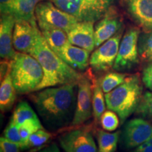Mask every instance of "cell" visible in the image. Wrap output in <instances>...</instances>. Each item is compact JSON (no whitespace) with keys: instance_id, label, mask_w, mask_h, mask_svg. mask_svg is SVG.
<instances>
[{"instance_id":"obj_1","label":"cell","mask_w":152,"mask_h":152,"mask_svg":"<svg viewBox=\"0 0 152 152\" xmlns=\"http://www.w3.org/2000/svg\"><path fill=\"white\" fill-rule=\"evenodd\" d=\"M77 84L50 87L33 92L29 96L44 123L52 130L71 125L75 114Z\"/></svg>"},{"instance_id":"obj_2","label":"cell","mask_w":152,"mask_h":152,"mask_svg":"<svg viewBox=\"0 0 152 152\" xmlns=\"http://www.w3.org/2000/svg\"><path fill=\"white\" fill-rule=\"evenodd\" d=\"M29 54L39 61L44 71L43 80L36 91L71 83L77 84L80 79L82 74L66 64L49 47L39 29Z\"/></svg>"},{"instance_id":"obj_3","label":"cell","mask_w":152,"mask_h":152,"mask_svg":"<svg viewBox=\"0 0 152 152\" xmlns=\"http://www.w3.org/2000/svg\"><path fill=\"white\" fill-rule=\"evenodd\" d=\"M142 85L138 74L128 75L124 83L105 94L107 109L116 113L121 123L136 111L141 101Z\"/></svg>"},{"instance_id":"obj_4","label":"cell","mask_w":152,"mask_h":152,"mask_svg":"<svg viewBox=\"0 0 152 152\" xmlns=\"http://www.w3.org/2000/svg\"><path fill=\"white\" fill-rule=\"evenodd\" d=\"M10 71L17 94L35 92L44 77V71L39 61L30 54L16 52L10 61Z\"/></svg>"},{"instance_id":"obj_5","label":"cell","mask_w":152,"mask_h":152,"mask_svg":"<svg viewBox=\"0 0 152 152\" xmlns=\"http://www.w3.org/2000/svg\"><path fill=\"white\" fill-rule=\"evenodd\" d=\"M58 8L75 17L80 22L99 20L113 6L115 0H49Z\"/></svg>"},{"instance_id":"obj_6","label":"cell","mask_w":152,"mask_h":152,"mask_svg":"<svg viewBox=\"0 0 152 152\" xmlns=\"http://www.w3.org/2000/svg\"><path fill=\"white\" fill-rule=\"evenodd\" d=\"M91 75H82L77 83L76 107L73 121L69 125L70 130L83 125L92 115L93 88L96 79Z\"/></svg>"},{"instance_id":"obj_7","label":"cell","mask_w":152,"mask_h":152,"mask_svg":"<svg viewBox=\"0 0 152 152\" xmlns=\"http://www.w3.org/2000/svg\"><path fill=\"white\" fill-rule=\"evenodd\" d=\"M35 15L38 26L45 25L69 32L78 21L77 18L64 11L49 0H43L36 6Z\"/></svg>"},{"instance_id":"obj_8","label":"cell","mask_w":152,"mask_h":152,"mask_svg":"<svg viewBox=\"0 0 152 152\" xmlns=\"http://www.w3.org/2000/svg\"><path fill=\"white\" fill-rule=\"evenodd\" d=\"M140 30L130 28L125 32L120 43L118 52L114 62L113 68L118 72L132 70L140 63L138 39Z\"/></svg>"},{"instance_id":"obj_9","label":"cell","mask_w":152,"mask_h":152,"mask_svg":"<svg viewBox=\"0 0 152 152\" xmlns=\"http://www.w3.org/2000/svg\"><path fill=\"white\" fill-rule=\"evenodd\" d=\"M152 137V125L143 118L127 122L121 132L119 143L123 149H135Z\"/></svg>"},{"instance_id":"obj_10","label":"cell","mask_w":152,"mask_h":152,"mask_svg":"<svg viewBox=\"0 0 152 152\" xmlns=\"http://www.w3.org/2000/svg\"><path fill=\"white\" fill-rule=\"evenodd\" d=\"M122 35L123 30L121 29L92 53L90 58V65L94 71H107L113 67L118 52Z\"/></svg>"},{"instance_id":"obj_11","label":"cell","mask_w":152,"mask_h":152,"mask_svg":"<svg viewBox=\"0 0 152 152\" xmlns=\"http://www.w3.org/2000/svg\"><path fill=\"white\" fill-rule=\"evenodd\" d=\"M58 141L65 152H97L92 133L87 129H71L62 134Z\"/></svg>"},{"instance_id":"obj_12","label":"cell","mask_w":152,"mask_h":152,"mask_svg":"<svg viewBox=\"0 0 152 152\" xmlns=\"http://www.w3.org/2000/svg\"><path fill=\"white\" fill-rule=\"evenodd\" d=\"M123 20L116 8L112 6L98 20L94 28L95 47H99L122 29Z\"/></svg>"},{"instance_id":"obj_13","label":"cell","mask_w":152,"mask_h":152,"mask_svg":"<svg viewBox=\"0 0 152 152\" xmlns=\"http://www.w3.org/2000/svg\"><path fill=\"white\" fill-rule=\"evenodd\" d=\"M128 14L145 32L152 31V0H121Z\"/></svg>"},{"instance_id":"obj_14","label":"cell","mask_w":152,"mask_h":152,"mask_svg":"<svg viewBox=\"0 0 152 152\" xmlns=\"http://www.w3.org/2000/svg\"><path fill=\"white\" fill-rule=\"evenodd\" d=\"M37 25L23 20H16L13 35V45L18 52L29 54L35 44Z\"/></svg>"},{"instance_id":"obj_15","label":"cell","mask_w":152,"mask_h":152,"mask_svg":"<svg viewBox=\"0 0 152 152\" xmlns=\"http://www.w3.org/2000/svg\"><path fill=\"white\" fill-rule=\"evenodd\" d=\"M16 22V18L11 15L1 14L0 56L4 60H12L16 54L13 45V35Z\"/></svg>"},{"instance_id":"obj_16","label":"cell","mask_w":152,"mask_h":152,"mask_svg":"<svg viewBox=\"0 0 152 152\" xmlns=\"http://www.w3.org/2000/svg\"><path fill=\"white\" fill-rule=\"evenodd\" d=\"M94 23L78 22L68 32L69 42L75 46L92 52L95 47Z\"/></svg>"},{"instance_id":"obj_17","label":"cell","mask_w":152,"mask_h":152,"mask_svg":"<svg viewBox=\"0 0 152 152\" xmlns=\"http://www.w3.org/2000/svg\"><path fill=\"white\" fill-rule=\"evenodd\" d=\"M90 53L86 49L69 42L56 54L73 69L85 71L90 64Z\"/></svg>"},{"instance_id":"obj_18","label":"cell","mask_w":152,"mask_h":152,"mask_svg":"<svg viewBox=\"0 0 152 152\" xmlns=\"http://www.w3.org/2000/svg\"><path fill=\"white\" fill-rule=\"evenodd\" d=\"M43 0H13L1 14H10L16 20H23L37 25L35 11L36 6Z\"/></svg>"},{"instance_id":"obj_19","label":"cell","mask_w":152,"mask_h":152,"mask_svg":"<svg viewBox=\"0 0 152 152\" xmlns=\"http://www.w3.org/2000/svg\"><path fill=\"white\" fill-rule=\"evenodd\" d=\"M39 27L49 47L56 54L69 43L68 34L64 30L45 25L39 26Z\"/></svg>"},{"instance_id":"obj_20","label":"cell","mask_w":152,"mask_h":152,"mask_svg":"<svg viewBox=\"0 0 152 152\" xmlns=\"http://www.w3.org/2000/svg\"><path fill=\"white\" fill-rule=\"evenodd\" d=\"M16 93L9 69L3 79L1 80L0 108L1 111L7 112L12 109L16 99Z\"/></svg>"},{"instance_id":"obj_21","label":"cell","mask_w":152,"mask_h":152,"mask_svg":"<svg viewBox=\"0 0 152 152\" xmlns=\"http://www.w3.org/2000/svg\"><path fill=\"white\" fill-rule=\"evenodd\" d=\"M121 131L111 133L102 130H96L98 142L97 152H115L119 143Z\"/></svg>"},{"instance_id":"obj_22","label":"cell","mask_w":152,"mask_h":152,"mask_svg":"<svg viewBox=\"0 0 152 152\" xmlns=\"http://www.w3.org/2000/svg\"><path fill=\"white\" fill-rule=\"evenodd\" d=\"M106 109L105 96L102 87L99 85V81L95 80L92 95V115L94 122H100L101 117Z\"/></svg>"},{"instance_id":"obj_23","label":"cell","mask_w":152,"mask_h":152,"mask_svg":"<svg viewBox=\"0 0 152 152\" xmlns=\"http://www.w3.org/2000/svg\"><path fill=\"white\" fill-rule=\"evenodd\" d=\"M52 137V134L49 132L43 129H40L36 131L28 139L27 143L23 148L22 151L30 150V152H36L43 147Z\"/></svg>"},{"instance_id":"obj_24","label":"cell","mask_w":152,"mask_h":152,"mask_svg":"<svg viewBox=\"0 0 152 152\" xmlns=\"http://www.w3.org/2000/svg\"><path fill=\"white\" fill-rule=\"evenodd\" d=\"M128 75L120 72H109L102 78L99 80V83L102 87L104 93H109L114 90L115 87L124 83Z\"/></svg>"},{"instance_id":"obj_25","label":"cell","mask_w":152,"mask_h":152,"mask_svg":"<svg viewBox=\"0 0 152 152\" xmlns=\"http://www.w3.org/2000/svg\"><path fill=\"white\" fill-rule=\"evenodd\" d=\"M11 118L20 127V125H22L25 121L28 120H37L39 119V118L30 104L25 101H22L19 102L18 105L16 106Z\"/></svg>"},{"instance_id":"obj_26","label":"cell","mask_w":152,"mask_h":152,"mask_svg":"<svg viewBox=\"0 0 152 152\" xmlns=\"http://www.w3.org/2000/svg\"><path fill=\"white\" fill-rule=\"evenodd\" d=\"M140 58L144 61H152V31L140 34L138 39Z\"/></svg>"},{"instance_id":"obj_27","label":"cell","mask_w":152,"mask_h":152,"mask_svg":"<svg viewBox=\"0 0 152 152\" xmlns=\"http://www.w3.org/2000/svg\"><path fill=\"white\" fill-rule=\"evenodd\" d=\"M40 129H43V126L39 119L28 120V121H25L22 125H20L19 131H20V134L23 141L21 150H23V148L24 147V146L27 143L30 136L33 133L37 131L38 130H40Z\"/></svg>"},{"instance_id":"obj_28","label":"cell","mask_w":152,"mask_h":152,"mask_svg":"<svg viewBox=\"0 0 152 152\" xmlns=\"http://www.w3.org/2000/svg\"><path fill=\"white\" fill-rule=\"evenodd\" d=\"M135 113L144 119H152V92H146L142 94Z\"/></svg>"},{"instance_id":"obj_29","label":"cell","mask_w":152,"mask_h":152,"mask_svg":"<svg viewBox=\"0 0 152 152\" xmlns=\"http://www.w3.org/2000/svg\"><path fill=\"white\" fill-rule=\"evenodd\" d=\"M99 123L103 130L113 132L119 126L120 118L116 113L111 110H108L102 114Z\"/></svg>"},{"instance_id":"obj_30","label":"cell","mask_w":152,"mask_h":152,"mask_svg":"<svg viewBox=\"0 0 152 152\" xmlns=\"http://www.w3.org/2000/svg\"><path fill=\"white\" fill-rule=\"evenodd\" d=\"M4 137L9 141L18 144L20 147H22L23 141L19 131V125L11 118L4 131Z\"/></svg>"},{"instance_id":"obj_31","label":"cell","mask_w":152,"mask_h":152,"mask_svg":"<svg viewBox=\"0 0 152 152\" xmlns=\"http://www.w3.org/2000/svg\"><path fill=\"white\" fill-rule=\"evenodd\" d=\"M0 151L1 152H20L21 147L18 144L9 141L4 137H1L0 138Z\"/></svg>"},{"instance_id":"obj_32","label":"cell","mask_w":152,"mask_h":152,"mask_svg":"<svg viewBox=\"0 0 152 152\" xmlns=\"http://www.w3.org/2000/svg\"><path fill=\"white\" fill-rule=\"evenodd\" d=\"M142 80L145 87L152 92V61L149 62L143 69Z\"/></svg>"},{"instance_id":"obj_33","label":"cell","mask_w":152,"mask_h":152,"mask_svg":"<svg viewBox=\"0 0 152 152\" xmlns=\"http://www.w3.org/2000/svg\"><path fill=\"white\" fill-rule=\"evenodd\" d=\"M132 152H152V137L139 147H136Z\"/></svg>"},{"instance_id":"obj_34","label":"cell","mask_w":152,"mask_h":152,"mask_svg":"<svg viewBox=\"0 0 152 152\" xmlns=\"http://www.w3.org/2000/svg\"><path fill=\"white\" fill-rule=\"evenodd\" d=\"M36 152H60V150L56 143H52Z\"/></svg>"},{"instance_id":"obj_35","label":"cell","mask_w":152,"mask_h":152,"mask_svg":"<svg viewBox=\"0 0 152 152\" xmlns=\"http://www.w3.org/2000/svg\"><path fill=\"white\" fill-rule=\"evenodd\" d=\"M13 0H0V9H1V14H2L7 9V7L9 5Z\"/></svg>"}]
</instances>
